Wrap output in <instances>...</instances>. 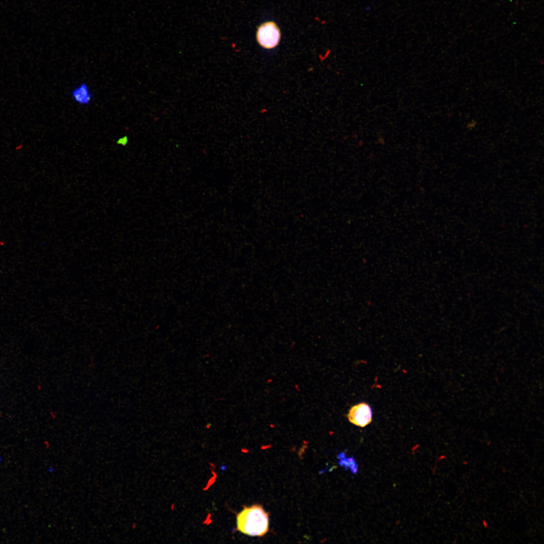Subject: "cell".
I'll return each mask as SVG.
<instances>
[{"label":"cell","instance_id":"6da1fadb","mask_svg":"<svg viewBox=\"0 0 544 544\" xmlns=\"http://www.w3.org/2000/svg\"><path fill=\"white\" fill-rule=\"evenodd\" d=\"M268 513L258 504L245 507L236 516V529L246 535L262 536L268 531Z\"/></svg>","mask_w":544,"mask_h":544},{"label":"cell","instance_id":"7a4b0ae2","mask_svg":"<svg viewBox=\"0 0 544 544\" xmlns=\"http://www.w3.org/2000/svg\"><path fill=\"white\" fill-rule=\"evenodd\" d=\"M281 38V30L273 21H267L260 24L256 32L258 44L263 48L272 49L279 44Z\"/></svg>","mask_w":544,"mask_h":544},{"label":"cell","instance_id":"3957f363","mask_svg":"<svg viewBox=\"0 0 544 544\" xmlns=\"http://www.w3.org/2000/svg\"><path fill=\"white\" fill-rule=\"evenodd\" d=\"M372 416L371 406L365 402H361L350 409L347 417L351 423L358 427H365L371 422Z\"/></svg>","mask_w":544,"mask_h":544},{"label":"cell","instance_id":"277c9868","mask_svg":"<svg viewBox=\"0 0 544 544\" xmlns=\"http://www.w3.org/2000/svg\"><path fill=\"white\" fill-rule=\"evenodd\" d=\"M71 96L73 100L78 104L88 105L92 101L93 94L90 90L88 85L84 82L72 90Z\"/></svg>","mask_w":544,"mask_h":544},{"label":"cell","instance_id":"5b68a950","mask_svg":"<svg viewBox=\"0 0 544 544\" xmlns=\"http://www.w3.org/2000/svg\"><path fill=\"white\" fill-rule=\"evenodd\" d=\"M339 459L340 460L338 462V464L340 466H343L346 470L350 468L351 472L354 474L357 473L358 471V465L353 457L346 458L345 456Z\"/></svg>","mask_w":544,"mask_h":544},{"label":"cell","instance_id":"8992f818","mask_svg":"<svg viewBox=\"0 0 544 544\" xmlns=\"http://www.w3.org/2000/svg\"><path fill=\"white\" fill-rule=\"evenodd\" d=\"M128 143V138L127 136H124L119 138L116 142V143L118 145L125 146Z\"/></svg>","mask_w":544,"mask_h":544},{"label":"cell","instance_id":"52a82bcc","mask_svg":"<svg viewBox=\"0 0 544 544\" xmlns=\"http://www.w3.org/2000/svg\"><path fill=\"white\" fill-rule=\"evenodd\" d=\"M23 145L22 144H19L18 145H17L15 147V149L16 151H19V150H21L23 148Z\"/></svg>","mask_w":544,"mask_h":544},{"label":"cell","instance_id":"ba28073f","mask_svg":"<svg viewBox=\"0 0 544 544\" xmlns=\"http://www.w3.org/2000/svg\"><path fill=\"white\" fill-rule=\"evenodd\" d=\"M5 244H6V243H5V242L4 241H3L2 240H0V246H1V247L4 246L5 245Z\"/></svg>","mask_w":544,"mask_h":544}]
</instances>
